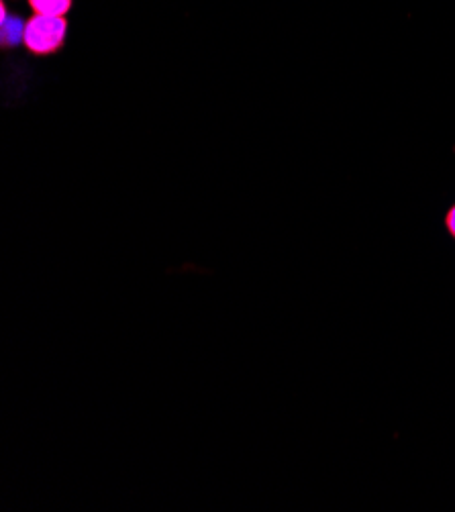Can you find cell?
I'll return each mask as SVG.
<instances>
[{"instance_id": "cell-1", "label": "cell", "mask_w": 455, "mask_h": 512, "mask_svg": "<svg viewBox=\"0 0 455 512\" xmlns=\"http://www.w3.org/2000/svg\"><path fill=\"white\" fill-rule=\"evenodd\" d=\"M68 35V21L64 17L35 15L27 19L23 45L29 54L37 58L54 56L64 47Z\"/></svg>"}, {"instance_id": "cell-2", "label": "cell", "mask_w": 455, "mask_h": 512, "mask_svg": "<svg viewBox=\"0 0 455 512\" xmlns=\"http://www.w3.org/2000/svg\"><path fill=\"white\" fill-rule=\"evenodd\" d=\"M0 17H3V47H19L23 43V35H25V25L27 21H23L19 15H13L9 17L7 15V7L3 5V9H0Z\"/></svg>"}, {"instance_id": "cell-3", "label": "cell", "mask_w": 455, "mask_h": 512, "mask_svg": "<svg viewBox=\"0 0 455 512\" xmlns=\"http://www.w3.org/2000/svg\"><path fill=\"white\" fill-rule=\"evenodd\" d=\"M35 15L47 17H66L72 9V0H27Z\"/></svg>"}, {"instance_id": "cell-4", "label": "cell", "mask_w": 455, "mask_h": 512, "mask_svg": "<svg viewBox=\"0 0 455 512\" xmlns=\"http://www.w3.org/2000/svg\"><path fill=\"white\" fill-rule=\"evenodd\" d=\"M443 229L447 237L455 243V200L449 204L447 211L443 213Z\"/></svg>"}]
</instances>
